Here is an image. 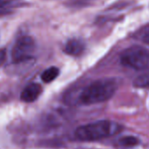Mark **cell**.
<instances>
[{"label":"cell","instance_id":"10","mask_svg":"<svg viewBox=\"0 0 149 149\" xmlns=\"http://www.w3.org/2000/svg\"><path fill=\"white\" fill-rule=\"evenodd\" d=\"M6 58V51L5 49H1L0 50V66L3 64Z\"/></svg>","mask_w":149,"mask_h":149},{"label":"cell","instance_id":"7","mask_svg":"<svg viewBox=\"0 0 149 149\" xmlns=\"http://www.w3.org/2000/svg\"><path fill=\"white\" fill-rule=\"evenodd\" d=\"M58 74H59L58 68L55 66H52L43 72V73L41 74V79L45 83H51L58 78Z\"/></svg>","mask_w":149,"mask_h":149},{"label":"cell","instance_id":"2","mask_svg":"<svg viewBox=\"0 0 149 149\" xmlns=\"http://www.w3.org/2000/svg\"><path fill=\"white\" fill-rule=\"evenodd\" d=\"M122 127L110 120H100L79 127L74 133L77 140L81 141H96L119 134Z\"/></svg>","mask_w":149,"mask_h":149},{"label":"cell","instance_id":"1","mask_svg":"<svg viewBox=\"0 0 149 149\" xmlns=\"http://www.w3.org/2000/svg\"><path fill=\"white\" fill-rule=\"evenodd\" d=\"M117 89L116 81L111 79L96 80L86 86L79 96V102L89 106L109 100Z\"/></svg>","mask_w":149,"mask_h":149},{"label":"cell","instance_id":"3","mask_svg":"<svg viewBox=\"0 0 149 149\" xmlns=\"http://www.w3.org/2000/svg\"><path fill=\"white\" fill-rule=\"evenodd\" d=\"M120 63L134 70L149 68V50L141 45H134L124 50L120 57Z\"/></svg>","mask_w":149,"mask_h":149},{"label":"cell","instance_id":"8","mask_svg":"<svg viewBox=\"0 0 149 149\" xmlns=\"http://www.w3.org/2000/svg\"><path fill=\"white\" fill-rule=\"evenodd\" d=\"M134 85L140 88H149V72L137 77L134 81Z\"/></svg>","mask_w":149,"mask_h":149},{"label":"cell","instance_id":"5","mask_svg":"<svg viewBox=\"0 0 149 149\" xmlns=\"http://www.w3.org/2000/svg\"><path fill=\"white\" fill-rule=\"evenodd\" d=\"M42 86L38 83H31L27 85L20 94V100L26 103L34 102L41 94Z\"/></svg>","mask_w":149,"mask_h":149},{"label":"cell","instance_id":"11","mask_svg":"<svg viewBox=\"0 0 149 149\" xmlns=\"http://www.w3.org/2000/svg\"><path fill=\"white\" fill-rule=\"evenodd\" d=\"M13 0H0V10L8 7V5L12 2Z\"/></svg>","mask_w":149,"mask_h":149},{"label":"cell","instance_id":"6","mask_svg":"<svg viewBox=\"0 0 149 149\" xmlns=\"http://www.w3.org/2000/svg\"><path fill=\"white\" fill-rule=\"evenodd\" d=\"M85 43L79 38H72L67 41L65 45L64 51L65 53L71 56H79L85 51Z\"/></svg>","mask_w":149,"mask_h":149},{"label":"cell","instance_id":"4","mask_svg":"<svg viewBox=\"0 0 149 149\" xmlns=\"http://www.w3.org/2000/svg\"><path fill=\"white\" fill-rule=\"evenodd\" d=\"M35 50V41L30 36H23L17 40L12 51L11 58L14 63H22L31 58Z\"/></svg>","mask_w":149,"mask_h":149},{"label":"cell","instance_id":"9","mask_svg":"<svg viewBox=\"0 0 149 149\" xmlns=\"http://www.w3.org/2000/svg\"><path fill=\"white\" fill-rule=\"evenodd\" d=\"M118 143L122 147L131 148V147L136 146L139 143V140L134 136H125L123 138H120L118 141Z\"/></svg>","mask_w":149,"mask_h":149},{"label":"cell","instance_id":"12","mask_svg":"<svg viewBox=\"0 0 149 149\" xmlns=\"http://www.w3.org/2000/svg\"><path fill=\"white\" fill-rule=\"evenodd\" d=\"M143 40H144L146 43L149 44V31H148V32L144 35V37H143Z\"/></svg>","mask_w":149,"mask_h":149}]
</instances>
